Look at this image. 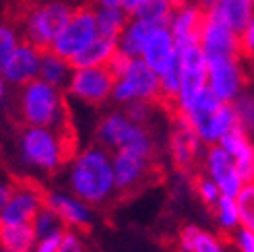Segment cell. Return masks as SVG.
<instances>
[{
	"label": "cell",
	"mask_w": 254,
	"mask_h": 252,
	"mask_svg": "<svg viewBox=\"0 0 254 252\" xmlns=\"http://www.w3.org/2000/svg\"><path fill=\"white\" fill-rule=\"evenodd\" d=\"M172 120V132H170V155L174 166L184 174H196L200 163V138L190 128V124L180 116L178 112Z\"/></svg>",
	"instance_id": "obj_12"
},
{
	"label": "cell",
	"mask_w": 254,
	"mask_h": 252,
	"mask_svg": "<svg viewBox=\"0 0 254 252\" xmlns=\"http://www.w3.org/2000/svg\"><path fill=\"white\" fill-rule=\"evenodd\" d=\"M68 68H70L68 62L58 58L56 54L50 52V50H44L40 54V70H37V74H42V81L58 87V89L68 77Z\"/></svg>",
	"instance_id": "obj_27"
},
{
	"label": "cell",
	"mask_w": 254,
	"mask_h": 252,
	"mask_svg": "<svg viewBox=\"0 0 254 252\" xmlns=\"http://www.w3.org/2000/svg\"><path fill=\"white\" fill-rule=\"evenodd\" d=\"M126 12L120 6H101L95 12V25H97V33L104 37H112L118 40V35L126 27Z\"/></svg>",
	"instance_id": "obj_26"
},
{
	"label": "cell",
	"mask_w": 254,
	"mask_h": 252,
	"mask_svg": "<svg viewBox=\"0 0 254 252\" xmlns=\"http://www.w3.org/2000/svg\"><path fill=\"white\" fill-rule=\"evenodd\" d=\"M238 248L242 252H254V234L248 228H242L238 232Z\"/></svg>",
	"instance_id": "obj_36"
},
{
	"label": "cell",
	"mask_w": 254,
	"mask_h": 252,
	"mask_svg": "<svg viewBox=\"0 0 254 252\" xmlns=\"http://www.w3.org/2000/svg\"><path fill=\"white\" fill-rule=\"evenodd\" d=\"M205 168H207V172L211 176V180L217 184L219 192L225 194V196L236 198V194L240 192V188L244 186V180L240 178L232 155L221 147H211L209 153H207Z\"/></svg>",
	"instance_id": "obj_16"
},
{
	"label": "cell",
	"mask_w": 254,
	"mask_h": 252,
	"mask_svg": "<svg viewBox=\"0 0 254 252\" xmlns=\"http://www.w3.org/2000/svg\"><path fill=\"white\" fill-rule=\"evenodd\" d=\"M72 15V8L66 2H33L29 10L25 12L23 21L19 23L23 42L31 44L40 52L50 50V44L54 42V37L60 33V29L66 25V21Z\"/></svg>",
	"instance_id": "obj_5"
},
{
	"label": "cell",
	"mask_w": 254,
	"mask_h": 252,
	"mask_svg": "<svg viewBox=\"0 0 254 252\" xmlns=\"http://www.w3.org/2000/svg\"><path fill=\"white\" fill-rule=\"evenodd\" d=\"M178 242H180L182 252H225L219 238H215L198 228H192V225H186L178 234Z\"/></svg>",
	"instance_id": "obj_24"
},
{
	"label": "cell",
	"mask_w": 254,
	"mask_h": 252,
	"mask_svg": "<svg viewBox=\"0 0 254 252\" xmlns=\"http://www.w3.org/2000/svg\"><path fill=\"white\" fill-rule=\"evenodd\" d=\"M207 83L209 89L221 102L232 104L244 91L246 72L242 68V58H213L207 60Z\"/></svg>",
	"instance_id": "obj_11"
},
{
	"label": "cell",
	"mask_w": 254,
	"mask_h": 252,
	"mask_svg": "<svg viewBox=\"0 0 254 252\" xmlns=\"http://www.w3.org/2000/svg\"><path fill=\"white\" fill-rule=\"evenodd\" d=\"M0 252H2V250H0Z\"/></svg>",
	"instance_id": "obj_40"
},
{
	"label": "cell",
	"mask_w": 254,
	"mask_h": 252,
	"mask_svg": "<svg viewBox=\"0 0 254 252\" xmlns=\"http://www.w3.org/2000/svg\"><path fill=\"white\" fill-rule=\"evenodd\" d=\"M159 93H161L159 77L141 58H130L128 68L114 83V89H112V97L116 99L118 104L141 99V102L155 106V102L159 99Z\"/></svg>",
	"instance_id": "obj_8"
},
{
	"label": "cell",
	"mask_w": 254,
	"mask_h": 252,
	"mask_svg": "<svg viewBox=\"0 0 254 252\" xmlns=\"http://www.w3.org/2000/svg\"><path fill=\"white\" fill-rule=\"evenodd\" d=\"M211 6L236 33H242L252 23V0H215Z\"/></svg>",
	"instance_id": "obj_23"
},
{
	"label": "cell",
	"mask_w": 254,
	"mask_h": 252,
	"mask_svg": "<svg viewBox=\"0 0 254 252\" xmlns=\"http://www.w3.org/2000/svg\"><path fill=\"white\" fill-rule=\"evenodd\" d=\"M180 6L176 0H147L143 6H138L134 10L136 19L149 21L153 25H161V27H168L176 8Z\"/></svg>",
	"instance_id": "obj_25"
},
{
	"label": "cell",
	"mask_w": 254,
	"mask_h": 252,
	"mask_svg": "<svg viewBox=\"0 0 254 252\" xmlns=\"http://www.w3.org/2000/svg\"><path fill=\"white\" fill-rule=\"evenodd\" d=\"M155 27L157 25L143 21V19L132 21L130 25H126V27L122 29V33L118 35V40H116L118 50L122 54L130 56V58H138L143 52V46L147 42V37L151 35V31H153Z\"/></svg>",
	"instance_id": "obj_22"
},
{
	"label": "cell",
	"mask_w": 254,
	"mask_h": 252,
	"mask_svg": "<svg viewBox=\"0 0 254 252\" xmlns=\"http://www.w3.org/2000/svg\"><path fill=\"white\" fill-rule=\"evenodd\" d=\"M2 93H4V85H2V77H0V97H2Z\"/></svg>",
	"instance_id": "obj_39"
},
{
	"label": "cell",
	"mask_w": 254,
	"mask_h": 252,
	"mask_svg": "<svg viewBox=\"0 0 254 252\" xmlns=\"http://www.w3.org/2000/svg\"><path fill=\"white\" fill-rule=\"evenodd\" d=\"M205 60L213 58H242L240 54V44H238V33L223 21L213 6L207 8L205 25H202L200 42H198Z\"/></svg>",
	"instance_id": "obj_10"
},
{
	"label": "cell",
	"mask_w": 254,
	"mask_h": 252,
	"mask_svg": "<svg viewBox=\"0 0 254 252\" xmlns=\"http://www.w3.org/2000/svg\"><path fill=\"white\" fill-rule=\"evenodd\" d=\"M114 77L106 66H87V68H77L70 77L68 89L74 97L83 99L87 104H104L112 95L114 89Z\"/></svg>",
	"instance_id": "obj_13"
},
{
	"label": "cell",
	"mask_w": 254,
	"mask_h": 252,
	"mask_svg": "<svg viewBox=\"0 0 254 252\" xmlns=\"http://www.w3.org/2000/svg\"><path fill=\"white\" fill-rule=\"evenodd\" d=\"M56 252H83V246H81V240L77 238V234L70 232V230L62 232Z\"/></svg>",
	"instance_id": "obj_34"
},
{
	"label": "cell",
	"mask_w": 254,
	"mask_h": 252,
	"mask_svg": "<svg viewBox=\"0 0 254 252\" xmlns=\"http://www.w3.org/2000/svg\"><path fill=\"white\" fill-rule=\"evenodd\" d=\"M21 155L31 166L54 172L68 163V157L62 151V145L52 128L44 126H23L21 128Z\"/></svg>",
	"instance_id": "obj_6"
},
{
	"label": "cell",
	"mask_w": 254,
	"mask_h": 252,
	"mask_svg": "<svg viewBox=\"0 0 254 252\" xmlns=\"http://www.w3.org/2000/svg\"><path fill=\"white\" fill-rule=\"evenodd\" d=\"M116 50H118L116 40H112V37H104V35H95V40L89 46H85L74 58H70L68 64H70V68L104 66Z\"/></svg>",
	"instance_id": "obj_20"
},
{
	"label": "cell",
	"mask_w": 254,
	"mask_h": 252,
	"mask_svg": "<svg viewBox=\"0 0 254 252\" xmlns=\"http://www.w3.org/2000/svg\"><path fill=\"white\" fill-rule=\"evenodd\" d=\"M252 196H254L252 182H246L242 188H240V192L236 194V207H238V217H240V223H242V228H248V230H252V225H254Z\"/></svg>",
	"instance_id": "obj_30"
},
{
	"label": "cell",
	"mask_w": 254,
	"mask_h": 252,
	"mask_svg": "<svg viewBox=\"0 0 254 252\" xmlns=\"http://www.w3.org/2000/svg\"><path fill=\"white\" fill-rule=\"evenodd\" d=\"M188 124L190 128L194 130V134L200 138V143H217L219 138L232 128V126L238 124V118H236V112L232 108V104H221L211 112H202V114H190V116H184L180 114Z\"/></svg>",
	"instance_id": "obj_14"
},
{
	"label": "cell",
	"mask_w": 254,
	"mask_h": 252,
	"mask_svg": "<svg viewBox=\"0 0 254 252\" xmlns=\"http://www.w3.org/2000/svg\"><path fill=\"white\" fill-rule=\"evenodd\" d=\"M95 141L99 147L114 153V151H130L147 159H157V147L149 128L136 124L124 116V112H110L101 118Z\"/></svg>",
	"instance_id": "obj_3"
},
{
	"label": "cell",
	"mask_w": 254,
	"mask_h": 252,
	"mask_svg": "<svg viewBox=\"0 0 254 252\" xmlns=\"http://www.w3.org/2000/svg\"><path fill=\"white\" fill-rule=\"evenodd\" d=\"M215 215L219 217L221 225L225 230H234L236 225L240 223V217H238V207H236V198L232 196H225V194H219L217 198V205H215Z\"/></svg>",
	"instance_id": "obj_31"
},
{
	"label": "cell",
	"mask_w": 254,
	"mask_h": 252,
	"mask_svg": "<svg viewBox=\"0 0 254 252\" xmlns=\"http://www.w3.org/2000/svg\"><path fill=\"white\" fill-rule=\"evenodd\" d=\"M10 190H12V184L10 182H0V209H2L8 203Z\"/></svg>",
	"instance_id": "obj_37"
},
{
	"label": "cell",
	"mask_w": 254,
	"mask_h": 252,
	"mask_svg": "<svg viewBox=\"0 0 254 252\" xmlns=\"http://www.w3.org/2000/svg\"><path fill=\"white\" fill-rule=\"evenodd\" d=\"M40 54H42L40 50L27 42L17 44V48L12 50V54L2 64L4 79L12 85H23L35 79L37 70H40Z\"/></svg>",
	"instance_id": "obj_18"
},
{
	"label": "cell",
	"mask_w": 254,
	"mask_h": 252,
	"mask_svg": "<svg viewBox=\"0 0 254 252\" xmlns=\"http://www.w3.org/2000/svg\"><path fill=\"white\" fill-rule=\"evenodd\" d=\"M31 225H33L35 238H46V236H50V234L62 230V221L58 219L56 213H54L52 209H48L46 205H44L40 211H37V215L33 217Z\"/></svg>",
	"instance_id": "obj_29"
},
{
	"label": "cell",
	"mask_w": 254,
	"mask_h": 252,
	"mask_svg": "<svg viewBox=\"0 0 254 252\" xmlns=\"http://www.w3.org/2000/svg\"><path fill=\"white\" fill-rule=\"evenodd\" d=\"M97 35L95 25V10L91 6L72 8V15L66 25L60 29V33L50 44V52L56 54L62 60H70L77 56L85 46H89Z\"/></svg>",
	"instance_id": "obj_7"
},
{
	"label": "cell",
	"mask_w": 254,
	"mask_h": 252,
	"mask_svg": "<svg viewBox=\"0 0 254 252\" xmlns=\"http://www.w3.org/2000/svg\"><path fill=\"white\" fill-rule=\"evenodd\" d=\"M15 48H17V31L6 23L0 25V68H2V64Z\"/></svg>",
	"instance_id": "obj_33"
},
{
	"label": "cell",
	"mask_w": 254,
	"mask_h": 252,
	"mask_svg": "<svg viewBox=\"0 0 254 252\" xmlns=\"http://www.w3.org/2000/svg\"><path fill=\"white\" fill-rule=\"evenodd\" d=\"M60 236H62V230L50 234V236H46V238H42V242L37 244L35 252H56L58 242H60Z\"/></svg>",
	"instance_id": "obj_35"
},
{
	"label": "cell",
	"mask_w": 254,
	"mask_h": 252,
	"mask_svg": "<svg viewBox=\"0 0 254 252\" xmlns=\"http://www.w3.org/2000/svg\"><path fill=\"white\" fill-rule=\"evenodd\" d=\"M35 244L31 223H2L0 221V250L2 252H29Z\"/></svg>",
	"instance_id": "obj_21"
},
{
	"label": "cell",
	"mask_w": 254,
	"mask_h": 252,
	"mask_svg": "<svg viewBox=\"0 0 254 252\" xmlns=\"http://www.w3.org/2000/svg\"><path fill=\"white\" fill-rule=\"evenodd\" d=\"M221 149H225L227 153L232 155V159H240V157H246V155H254L252 153V145L248 141V132L242 128L240 124L232 126L221 138Z\"/></svg>",
	"instance_id": "obj_28"
},
{
	"label": "cell",
	"mask_w": 254,
	"mask_h": 252,
	"mask_svg": "<svg viewBox=\"0 0 254 252\" xmlns=\"http://www.w3.org/2000/svg\"><path fill=\"white\" fill-rule=\"evenodd\" d=\"M192 182H194V188H196V192H198L202 203H205L207 207H211V209H215V205H217V198L221 194L217 184H215L211 178H207L205 174H200V172H196L192 176Z\"/></svg>",
	"instance_id": "obj_32"
},
{
	"label": "cell",
	"mask_w": 254,
	"mask_h": 252,
	"mask_svg": "<svg viewBox=\"0 0 254 252\" xmlns=\"http://www.w3.org/2000/svg\"><path fill=\"white\" fill-rule=\"evenodd\" d=\"M141 60L157 74V77L174 64L176 62V46H174V37H172L168 27L157 25V27L151 31V35L147 37V42L143 46Z\"/></svg>",
	"instance_id": "obj_17"
},
{
	"label": "cell",
	"mask_w": 254,
	"mask_h": 252,
	"mask_svg": "<svg viewBox=\"0 0 254 252\" xmlns=\"http://www.w3.org/2000/svg\"><path fill=\"white\" fill-rule=\"evenodd\" d=\"M8 203L0 209L2 223H31L44 205L48 190L31 178H15Z\"/></svg>",
	"instance_id": "obj_9"
},
{
	"label": "cell",
	"mask_w": 254,
	"mask_h": 252,
	"mask_svg": "<svg viewBox=\"0 0 254 252\" xmlns=\"http://www.w3.org/2000/svg\"><path fill=\"white\" fill-rule=\"evenodd\" d=\"M176 2L178 4H186V2H194V4H200V6H211L213 2H215V0H176Z\"/></svg>",
	"instance_id": "obj_38"
},
{
	"label": "cell",
	"mask_w": 254,
	"mask_h": 252,
	"mask_svg": "<svg viewBox=\"0 0 254 252\" xmlns=\"http://www.w3.org/2000/svg\"><path fill=\"white\" fill-rule=\"evenodd\" d=\"M70 188L79 200L101 207L114 200V168L112 155L104 147H89L72 161Z\"/></svg>",
	"instance_id": "obj_1"
},
{
	"label": "cell",
	"mask_w": 254,
	"mask_h": 252,
	"mask_svg": "<svg viewBox=\"0 0 254 252\" xmlns=\"http://www.w3.org/2000/svg\"><path fill=\"white\" fill-rule=\"evenodd\" d=\"M207 8L209 6H200V4H194V2H186V4L176 8L174 17L170 21V25H172L170 33L174 37V46L176 48L200 42V33H202V25H205Z\"/></svg>",
	"instance_id": "obj_15"
},
{
	"label": "cell",
	"mask_w": 254,
	"mask_h": 252,
	"mask_svg": "<svg viewBox=\"0 0 254 252\" xmlns=\"http://www.w3.org/2000/svg\"><path fill=\"white\" fill-rule=\"evenodd\" d=\"M114 200H128L147 190L157 180H161V163L157 159H147L130 151H114Z\"/></svg>",
	"instance_id": "obj_4"
},
{
	"label": "cell",
	"mask_w": 254,
	"mask_h": 252,
	"mask_svg": "<svg viewBox=\"0 0 254 252\" xmlns=\"http://www.w3.org/2000/svg\"><path fill=\"white\" fill-rule=\"evenodd\" d=\"M19 87L21 89L17 97L12 99V112H10L12 120L19 122V128H23V126L52 128L68 112L64 97L54 85H50L42 79H31Z\"/></svg>",
	"instance_id": "obj_2"
},
{
	"label": "cell",
	"mask_w": 254,
	"mask_h": 252,
	"mask_svg": "<svg viewBox=\"0 0 254 252\" xmlns=\"http://www.w3.org/2000/svg\"><path fill=\"white\" fill-rule=\"evenodd\" d=\"M46 207L52 209L58 215V219L64 225H68V228H79V230L89 228L91 213H89V209L81 203L79 198L56 194V192H48L46 194Z\"/></svg>",
	"instance_id": "obj_19"
}]
</instances>
